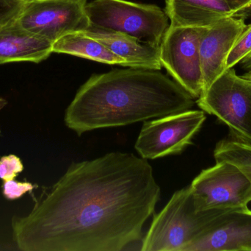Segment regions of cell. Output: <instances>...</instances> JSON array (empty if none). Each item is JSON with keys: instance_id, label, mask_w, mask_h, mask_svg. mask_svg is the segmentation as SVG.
<instances>
[{"instance_id": "obj_3", "label": "cell", "mask_w": 251, "mask_h": 251, "mask_svg": "<svg viewBox=\"0 0 251 251\" xmlns=\"http://www.w3.org/2000/svg\"><path fill=\"white\" fill-rule=\"evenodd\" d=\"M233 209L198 211L190 186L173 195L160 212L155 214L151 225L142 239V251H185L203 237Z\"/></svg>"}, {"instance_id": "obj_22", "label": "cell", "mask_w": 251, "mask_h": 251, "mask_svg": "<svg viewBox=\"0 0 251 251\" xmlns=\"http://www.w3.org/2000/svg\"><path fill=\"white\" fill-rule=\"evenodd\" d=\"M240 63H241L243 69H246L248 71L251 70V53L250 54L248 55L244 59H243Z\"/></svg>"}, {"instance_id": "obj_11", "label": "cell", "mask_w": 251, "mask_h": 251, "mask_svg": "<svg viewBox=\"0 0 251 251\" xmlns=\"http://www.w3.org/2000/svg\"><path fill=\"white\" fill-rule=\"evenodd\" d=\"M185 251H251V210L246 207L227 212Z\"/></svg>"}, {"instance_id": "obj_6", "label": "cell", "mask_w": 251, "mask_h": 251, "mask_svg": "<svg viewBox=\"0 0 251 251\" xmlns=\"http://www.w3.org/2000/svg\"><path fill=\"white\" fill-rule=\"evenodd\" d=\"M207 28L170 25L159 46L162 67L195 99L203 90L200 43Z\"/></svg>"}, {"instance_id": "obj_7", "label": "cell", "mask_w": 251, "mask_h": 251, "mask_svg": "<svg viewBox=\"0 0 251 251\" xmlns=\"http://www.w3.org/2000/svg\"><path fill=\"white\" fill-rule=\"evenodd\" d=\"M206 117L202 110H187L146 120L136 141L135 150L145 159H159L182 153L193 144Z\"/></svg>"}, {"instance_id": "obj_4", "label": "cell", "mask_w": 251, "mask_h": 251, "mask_svg": "<svg viewBox=\"0 0 251 251\" xmlns=\"http://www.w3.org/2000/svg\"><path fill=\"white\" fill-rule=\"evenodd\" d=\"M90 28L122 32L159 47L170 26L165 10L155 4L127 0H94L86 4Z\"/></svg>"}, {"instance_id": "obj_12", "label": "cell", "mask_w": 251, "mask_h": 251, "mask_svg": "<svg viewBox=\"0 0 251 251\" xmlns=\"http://www.w3.org/2000/svg\"><path fill=\"white\" fill-rule=\"evenodd\" d=\"M52 44L26 30L17 19L0 25V64L22 61L40 63L53 53Z\"/></svg>"}, {"instance_id": "obj_21", "label": "cell", "mask_w": 251, "mask_h": 251, "mask_svg": "<svg viewBox=\"0 0 251 251\" xmlns=\"http://www.w3.org/2000/svg\"><path fill=\"white\" fill-rule=\"evenodd\" d=\"M230 8L240 14L242 11L251 7V0H224Z\"/></svg>"}, {"instance_id": "obj_16", "label": "cell", "mask_w": 251, "mask_h": 251, "mask_svg": "<svg viewBox=\"0 0 251 251\" xmlns=\"http://www.w3.org/2000/svg\"><path fill=\"white\" fill-rule=\"evenodd\" d=\"M216 162L226 161L238 167L251 181V144L234 139H224L218 141L214 150Z\"/></svg>"}, {"instance_id": "obj_1", "label": "cell", "mask_w": 251, "mask_h": 251, "mask_svg": "<svg viewBox=\"0 0 251 251\" xmlns=\"http://www.w3.org/2000/svg\"><path fill=\"white\" fill-rule=\"evenodd\" d=\"M160 196L153 168L133 153L73 162L27 215L12 218L13 240L23 251H125L143 239Z\"/></svg>"}, {"instance_id": "obj_20", "label": "cell", "mask_w": 251, "mask_h": 251, "mask_svg": "<svg viewBox=\"0 0 251 251\" xmlns=\"http://www.w3.org/2000/svg\"><path fill=\"white\" fill-rule=\"evenodd\" d=\"M27 0H0V25L16 20Z\"/></svg>"}, {"instance_id": "obj_15", "label": "cell", "mask_w": 251, "mask_h": 251, "mask_svg": "<svg viewBox=\"0 0 251 251\" xmlns=\"http://www.w3.org/2000/svg\"><path fill=\"white\" fill-rule=\"evenodd\" d=\"M53 53H63L109 65L128 67L122 57L112 53L98 40L83 32H73L59 38L52 44Z\"/></svg>"}, {"instance_id": "obj_8", "label": "cell", "mask_w": 251, "mask_h": 251, "mask_svg": "<svg viewBox=\"0 0 251 251\" xmlns=\"http://www.w3.org/2000/svg\"><path fill=\"white\" fill-rule=\"evenodd\" d=\"M198 211L242 209L251 202V181L243 170L226 161L203 169L190 185Z\"/></svg>"}, {"instance_id": "obj_9", "label": "cell", "mask_w": 251, "mask_h": 251, "mask_svg": "<svg viewBox=\"0 0 251 251\" xmlns=\"http://www.w3.org/2000/svg\"><path fill=\"white\" fill-rule=\"evenodd\" d=\"M87 4L88 0H27L17 21L53 44L68 34L89 29Z\"/></svg>"}, {"instance_id": "obj_18", "label": "cell", "mask_w": 251, "mask_h": 251, "mask_svg": "<svg viewBox=\"0 0 251 251\" xmlns=\"http://www.w3.org/2000/svg\"><path fill=\"white\" fill-rule=\"evenodd\" d=\"M23 170V163L20 158L16 155H7L0 158V179L1 181L16 179Z\"/></svg>"}, {"instance_id": "obj_2", "label": "cell", "mask_w": 251, "mask_h": 251, "mask_svg": "<svg viewBox=\"0 0 251 251\" xmlns=\"http://www.w3.org/2000/svg\"><path fill=\"white\" fill-rule=\"evenodd\" d=\"M195 98L159 70L114 69L94 75L66 109L64 122L78 136L190 110Z\"/></svg>"}, {"instance_id": "obj_14", "label": "cell", "mask_w": 251, "mask_h": 251, "mask_svg": "<svg viewBox=\"0 0 251 251\" xmlns=\"http://www.w3.org/2000/svg\"><path fill=\"white\" fill-rule=\"evenodd\" d=\"M172 26L209 28L230 16H239L224 0H165Z\"/></svg>"}, {"instance_id": "obj_19", "label": "cell", "mask_w": 251, "mask_h": 251, "mask_svg": "<svg viewBox=\"0 0 251 251\" xmlns=\"http://www.w3.org/2000/svg\"><path fill=\"white\" fill-rule=\"evenodd\" d=\"M35 185L28 181H18L16 180L2 181V195L8 200H15L21 198L26 193H32Z\"/></svg>"}, {"instance_id": "obj_5", "label": "cell", "mask_w": 251, "mask_h": 251, "mask_svg": "<svg viewBox=\"0 0 251 251\" xmlns=\"http://www.w3.org/2000/svg\"><path fill=\"white\" fill-rule=\"evenodd\" d=\"M199 107L227 125L231 138L251 144V70L221 74L197 99Z\"/></svg>"}, {"instance_id": "obj_10", "label": "cell", "mask_w": 251, "mask_h": 251, "mask_svg": "<svg viewBox=\"0 0 251 251\" xmlns=\"http://www.w3.org/2000/svg\"><path fill=\"white\" fill-rule=\"evenodd\" d=\"M239 16H230L219 21L208 28L202 36L200 56L203 92L227 69V57L247 26L245 18Z\"/></svg>"}, {"instance_id": "obj_23", "label": "cell", "mask_w": 251, "mask_h": 251, "mask_svg": "<svg viewBox=\"0 0 251 251\" xmlns=\"http://www.w3.org/2000/svg\"><path fill=\"white\" fill-rule=\"evenodd\" d=\"M7 101L4 98V97L0 96V112L7 106Z\"/></svg>"}, {"instance_id": "obj_13", "label": "cell", "mask_w": 251, "mask_h": 251, "mask_svg": "<svg viewBox=\"0 0 251 251\" xmlns=\"http://www.w3.org/2000/svg\"><path fill=\"white\" fill-rule=\"evenodd\" d=\"M98 40L112 53L126 62L128 67L160 71L159 47L143 44L137 38L122 32L89 28L83 32Z\"/></svg>"}, {"instance_id": "obj_17", "label": "cell", "mask_w": 251, "mask_h": 251, "mask_svg": "<svg viewBox=\"0 0 251 251\" xmlns=\"http://www.w3.org/2000/svg\"><path fill=\"white\" fill-rule=\"evenodd\" d=\"M251 53V23L247 25L236 41L226 60V69L234 68Z\"/></svg>"}]
</instances>
